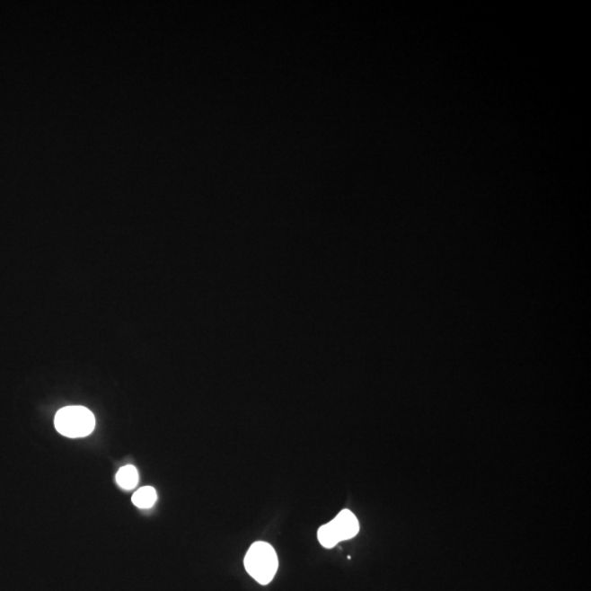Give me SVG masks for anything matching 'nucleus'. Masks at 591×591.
<instances>
[{
  "label": "nucleus",
  "instance_id": "obj_1",
  "mask_svg": "<svg viewBox=\"0 0 591 591\" xmlns=\"http://www.w3.org/2000/svg\"><path fill=\"white\" fill-rule=\"evenodd\" d=\"M244 568L259 584L269 585L278 569V554L272 545L259 541L245 554Z\"/></svg>",
  "mask_w": 591,
  "mask_h": 591
},
{
  "label": "nucleus",
  "instance_id": "obj_2",
  "mask_svg": "<svg viewBox=\"0 0 591 591\" xmlns=\"http://www.w3.org/2000/svg\"><path fill=\"white\" fill-rule=\"evenodd\" d=\"M96 427L92 410L84 407H67L58 410L55 428L59 434L69 438H82L93 432Z\"/></svg>",
  "mask_w": 591,
  "mask_h": 591
},
{
  "label": "nucleus",
  "instance_id": "obj_3",
  "mask_svg": "<svg viewBox=\"0 0 591 591\" xmlns=\"http://www.w3.org/2000/svg\"><path fill=\"white\" fill-rule=\"evenodd\" d=\"M359 524L350 510L345 509L340 512L332 522L323 525L318 531L319 542L322 547L332 549L340 541L352 539L358 534Z\"/></svg>",
  "mask_w": 591,
  "mask_h": 591
},
{
  "label": "nucleus",
  "instance_id": "obj_4",
  "mask_svg": "<svg viewBox=\"0 0 591 591\" xmlns=\"http://www.w3.org/2000/svg\"><path fill=\"white\" fill-rule=\"evenodd\" d=\"M117 483L123 490H131L137 488L138 484V472L133 465H125L119 470L117 474Z\"/></svg>",
  "mask_w": 591,
  "mask_h": 591
},
{
  "label": "nucleus",
  "instance_id": "obj_5",
  "mask_svg": "<svg viewBox=\"0 0 591 591\" xmlns=\"http://www.w3.org/2000/svg\"><path fill=\"white\" fill-rule=\"evenodd\" d=\"M133 504L138 508L148 509L153 507L157 500V492L154 488L146 487L137 490L133 495Z\"/></svg>",
  "mask_w": 591,
  "mask_h": 591
}]
</instances>
